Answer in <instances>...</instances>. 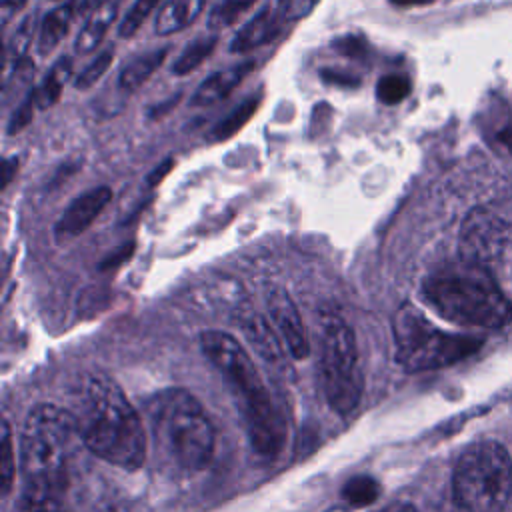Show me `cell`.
I'll return each mask as SVG.
<instances>
[{
    "mask_svg": "<svg viewBox=\"0 0 512 512\" xmlns=\"http://www.w3.org/2000/svg\"><path fill=\"white\" fill-rule=\"evenodd\" d=\"M72 412L80 440L102 460L136 470L146 458V434L120 386L104 374H86Z\"/></svg>",
    "mask_w": 512,
    "mask_h": 512,
    "instance_id": "cell-1",
    "label": "cell"
},
{
    "mask_svg": "<svg viewBox=\"0 0 512 512\" xmlns=\"http://www.w3.org/2000/svg\"><path fill=\"white\" fill-rule=\"evenodd\" d=\"M200 344L238 402L252 448L274 458L284 444V424L250 354L226 332H204Z\"/></svg>",
    "mask_w": 512,
    "mask_h": 512,
    "instance_id": "cell-2",
    "label": "cell"
},
{
    "mask_svg": "<svg viewBox=\"0 0 512 512\" xmlns=\"http://www.w3.org/2000/svg\"><path fill=\"white\" fill-rule=\"evenodd\" d=\"M76 438L80 434L72 412L40 404L28 414L20 438V470L30 490L62 494Z\"/></svg>",
    "mask_w": 512,
    "mask_h": 512,
    "instance_id": "cell-3",
    "label": "cell"
},
{
    "mask_svg": "<svg viewBox=\"0 0 512 512\" xmlns=\"http://www.w3.org/2000/svg\"><path fill=\"white\" fill-rule=\"evenodd\" d=\"M426 300L448 320L462 326L498 328L510 322L512 306L484 268L464 264L444 268L426 278Z\"/></svg>",
    "mask_w": 512,
    "mask_h": 512,
    "instance_id": "cell-4",
    "label": "cell"
},
{
    "mask_svg": "<svg viewBox=\"0 0 512 512\" xmlns=\"http://www.w3.org/2000/svg\"><path fill=\"white\" fill-rule=\"evenodd\" d=\"M154 438L180 470H202L214 454V426L200 402L186 390H166L148 406Z\"/></svg>",
    "mask_w": 512,
    "mask_h": 512,
    "instance_id": "cell-5",
    "label": "cell"
},
{
    "mask_svg": "<svg viewBox=\"0 0 512 512\" xmlns=\"http://www.w3.org/2000/svg\"><path fill=\"white\" fill-rule=\"evenodd\" d=\"M512 494V460L492 440L470 446L454 470V498L462 512H502Z\"/></svg>",
    "mask_w": 512,
    "mask_h": 512,
    "instance_id": "cell-6",
    "label": "cell"
},
{
    "mask_svg": "<svg viewBox=\"0 0 512 512\" xmlns=\"http://www.w3.org/2000/svg\"><path fill=\"white\" fill-rule=\"evenodd\" d=\"M396 360L406 370H434L470 356L480 340L438 330L414 306H402L392 320Z\"/></svg>",
    "mask_w": 512,
    "mask_h": 512,
    "instance_id": "cell-7",
    "label": "cell"
},
{
    "mask_svg": "<svg viewBox=\"0 0 512 512\" xmlns=\"http://www.w3.org/2000/svg\"><path fill=\"white\" fill-rule=\"evenodd\" d=\"M320 374L328 404L350 414L362 398L364 378L354 330L334 312L320 316Z\"/></svg>",
    "mask_w": 512,
    "mask_h": 512,
    "instance_id": "cell-8",
    "label": "cell"
},
{
    "mask_svg": "<svg viewBox=\"0 0 512 512\" xmlns=\"http://www.w3.org/2000/svg\"><path fill=\"white\" fill-rule=\"evenodd\" d=\"M512 246V214L496 206H478L468 212L460 228V254L478 268L502 258Z\"/></svg>",
    "mask_w": 512,
    "mask_h": 512,
    "instance_id": "cell-9",
    "label": "cell"
},
{
    "mask_svg": "<svg viewBox=\"0 0 512 512\" xmlns=\"http://www.w3.org/2000/svg\"><path fill=\"white\" fill-rule=\"evenodd\" d=\"M268 312H270L274 332L278 334V338L286 346V350L296 360L306 358L310 352V344H308V336L304 330V322H302L292 298L282 290L270 292Z\"/></svg>",
    "mask_w": 512,
    "mask_h": 512,
    "instance_id": "cell-10",
    "label": "cell"
},
{
    "mask_svg": "<svg viewBox=\"0 0 512 512\" xmlns=\"http://www.w3.org/2000/svg\"><path fill=\"white\" fill-rule=\"evenodd\" d=\"M110 198H112V190L108 186H98L84 192L64 210V214L56 224V232L60 236H76L84 232L100 216V212L106 208Z\"/></svg>",
    "mask_w": 512,
    "mask_h": 512,
    "instance_id": "cell-11",
    "label": "cell"
},
{
    "mask_svg": "<svg viewBox=\"0 0 512 512\" xmlns=\"http://www.w3.org/2000/svg\"><path fill=\"white\" fill-rule=\"evenodd\" d=\"M284 24L286 22L280 18L276 6H264L234 34V38L230 40V52L242 54L272 42L282 32Z\"/></svg>",
    "mask_w": 512,
    "mask_h": 512,
    "instance_id": "cell-12",
    "label": "cell"
},
{
    "mask_svg": "<svg viewBox=\"0 0 512 512\" xmlns=\"http://www.w3.org/2000/svg\"><path fill=\"white\" fill-rule=\"evenodd\" d=\"M252 68H254V60H246V62H240L226 70H218V72L210 74L196 88V92L190 98V104L192 106H210V104L222 100L242 82V78H246L252 72Z\"/></svg>",
    "mask_w": 512,
    "mask_h": 512,
    "instance_id": "cell-13",
    "label": "cell"
},
{
    "mask_svg": "<svg viewBox=\"0 0 512 512\" xmlns=\"http://www.w3.org/2000/svg\"><path fill=\"white\" fill-rule=\"evenodd\" d=\"M116 14H118V4L112 0H104L98 8H94L86 24L82 26L80 34L76 36V42H74L76 52L88 54L96 50L104 40L110 24L116 20Z\"/></svg>",
    "mask_w": 512,
    "mask_h": 512,
    "instance_id": "cell-14",
    "label": "cell"
},
{
    "mask_svg": "<svg viewBox=\"0 0 512 512\" xmlns=\"http://www.w3.org/2000/svg\"><path fill=\"white\" fill-rule=\"evenodd\" d=\"M74 8H76V2L68 0L44 16L38 30V52L42 56L50 54L68 34L74 18Z\"/></svg>",
    "mask_w": 512,
    "mask_h": 512,
    "instance_id": "cell-15",
    "label": "cell"
},
{
    "mask_svg": "<svg viewBox=\"0 0 512 512\" xmlns=\"http://www.w3.org/2000/svg\"><path fill=\"white\" fill-rule=\"evenodd\" d=\"M206 0H168L154 22L156 34H174L188 28L202 12Z\"/></svg>",
    "mask_w": 512,
    "mask_h": 512,
    "instance_id": "cell-16",
    "label": "cell"
},
{
    "mask_svg": "<svg viewBox=\"0 0 512 512\" xmlns=\"http://www.w3.org/2000/svg\"><path fill=\"white\" fill-rule=\"evenodd\" d=\"M166 54L168 50L166 48H160V50H152V52H146L142 56H138L136 60H132L118 76V88L126 94H132L136 92L158 68L160 64L166 60Z\"/></svg>",
    "mask_w": 512,
    "mask_h": 512,
    "instance_id": "cell-17",
    "label": "cell"
},
{
    "mask_svg": "<svg viewBox=\"0 0 512 512\" xmlns=\"http://www.w3.org/2000/svg\"><path fill=\"white\" fill-rule=\"evenodd\" d=\"M70 74H72V58H68V56L60 58V60L50 68V72L46 74L44 82L34 88L36 104H38L40 110L50 108V106H54V104L58 102L60 92H62V86L66 84V80L70 78Z\"/></svg>",
    "mask_w": 512,
    "mask_h": 512,
    "instance_id": "cell-18",
    "label": "cell"
},
{
    "mask_svg": "<svg viewBox=\"0 0 512 512\" xmlns=\"http://www.w3.org/2000/svg\"><path fill=\"white\" fill-rule=\"evenodd\" d=\"M258 106H260V98H256V96L238 104L226 118H222L218 124H214V128L208 132V140L220 142V140H228L234 134H238L250 122V118L256 114Z\"/></svg>",
    "mask_w": 512,
    "mask_h": 512,
    "instance_id": "cell-19",
    "label": "cell"
},
{
    "mask_svg": "<svg viewBox=\"0 0 512 512\" xmlns=\"http://www.w3.org/2000/svg\"><path fill=\"white\" fill-rule=\"evenodd\" d=\"M216 42H218L216 36H200V38H196L194 42H190V44L182 50V54L174 60L172 72H174L176 76H186V74H190L192 70H196V68L212 54Z\"/></svg>",
    "mask_w": 512,
    "mask_h": 512,
    "instance_id": "cell-20",
    "label": "cell"
},
{
    "mask_svg": "<svg viewBox=\"0 0 512 512\" xmlns=\"http://www.w3.org/2000/svg\"><path fill=\"white\" fill-rule=\"evenodd\" d=\"M256 0H220L208 14V28L222 30L232 26L246 10L254 6Z\"/></svg>",
    "mask_w": 512,
    "mask_h": 512,
    "instance_id": "cell-21",
    "label": "cell"
},
{
    "mask_svg": "<svg viewBox=\"0 0 512 512\" xmlns=\"http://www.w3.org/2000/svg\"><path fill=\"white\" fill-rule=\"evenodd\" d=\"M410 90H412V84L406 76L386 74L376 84V98L386 106H394V104H400L410 94Z\"/></svg>",
    "mask_w": 512,
    "mask_h": 512,
    "instance_id": "cell-22",
    "label": "cell"
},
{
    "mask_svg": "<svg viewBox=\"0 0 512 512\" xmlns=\"http://www.w3.org/2000/svg\"><path fill=\"white\" fill-rule=\"evenodd\" d=\"M32 30H34V18H26L22 20V24L18 26L16 34L12 36V40L8 42V50H6V70L18 66V62L24 58L26 54V48L30 46V40H32Z\"/></svg>",
    "mask_w": 512,
    "mask_h": 512,
    "instance_id": "cell-23",
    "label": "cell"
},
{
    "mask_svg": "<svg viewBox=\"0 0 512 512\" xmlns=\"http://www.w3.org/2000/svg\"><path fill=\"white\" fill-rule=\"evenodd\" d=\"M160 0H136L132 8L124 14L120 26H118V36L120 38H130L138 32V28L144 24V20L150 16V12L156 8Z\"/></svg>",
    "mask_w": 512,
    "mask_h": 512,
    "instance_id": "cell-24",
    "label": "cell"
},
{
    "mask_svg": "<svg viewBox=\"0 0 512 512\" xmlns=\"http://www.w3.org/2000/svg\"><path fill=\"white\" fill-rule=\"evenodd\" d=\"M114 60V52L112 50H106L102 54L96 56V60H92L74 80V88L76 90H86V88H92L102 76L104 72L108 70V66L112 64Z\"/></svg>",
    "mask_w": 512,
    "mask_h": 512,
    "instance_id": "cell-25",
    "label": "cell"
},
{
    "mask_svg": "<svg viewBox=\"0 0 512 512\" xmlns=\"http://www.w3.org/2000/svg\"><path fill=\"white\" fill-rule=\"evenodd\" d=\"M18 512H64V508L58 502L56 494L28 488L24 498L20 500Z\"/></svg>",
    "mask_w": 512,
    "mask_h": 512,
    "instance_id": "cell-26",
    "label": "cell"
},
{
    "mask_svg": "<svg viewBox=\"0 0 512 512\" xmlns=\"http://www.w3.org/2000/svg\"><path fill=\"white\" fill-rule=\"evenodd\" d=\"M2 458H0V476H2V492L8 494L12 488L14 478V448H12V434L10 426L4 420L2 422Z\"/></svg>",
    "mask_w": 512,
    "mask_h": 512,
    "instance_id": "cell-27",
    "label": "cell"
},
{
    "mask_svg": "<svg viewBox=\"0 0 512 512\" xmlns=\"http://www.w3.org/2000/svg\"><path fill=\"white\" fill-rule=\"evenodd\" d=\"M318 2L320 0H278L276 10L286 24H292L306 18L316 8Z\"/></svg>",
    "mask_w": 512,
    "mask_h": 512,
    "instance_id": "cell-28",
    "label": "cell"
},
{
    "mask_svg": "<svg viewBox=\"0 0 512 512\" xmlns=\"http://www.w3.org/2000/svg\"><path fill=\"white\" fill-rule=\"evenodd\" d=\"M376 494H378V486H376V482L370 480V478H356V480H352V482L346 486V490H344L346 500H348L350 504H358V506L372 502V500L376 498Z\"/></svg>",
    "mask_w": 512,
    "mask_h": 512,
    "instance_id": "cell-29",
    "label": "cell"
},
{
    "mask_svg": "<svg viewBox=\"0 0 512 512\" xmlns=\"http://www.w3.org/2000/svg\"><path fill=\"white\" fill-rule=\"evenodd\" d=\"M36 108H38V104H36V96H34V88H32L30 94H28V96L20 102V106L12 112L6 132H8V134H16V132L24 130V128L32 122Z\"/></svg>",
    "mask_w": 512,
    "mask_h": 512,
    "instance_id": "cell-30",
    "label": "cell"
},
{
    "mask_svg": "<svg viewBox=\"0 0 512 512\" xmlns=\"http://www.w3.org/2000/svg\"><path fill=\"white\" fill-rule=\"evenodd\" d=\"M334 50H338L340 54H344V56H348V58L358 60V58H364V56H366L368 44H366V40H364L362 36H358V34H344V36H340V38L334 40Z\"/></svg>",
    "mask_w": 512,
    "mask_h": 512,
    "instance_id": "cell-31",
    "label": "cell"
},
{
    "mask_svg": "<svg viewBox=\"0 0 512 512\" xmlns=\"http://www.w3.org/2000/svg\"><path fill=\"white\" fill-rule=\"evenodd\" d=\"M320 76L326 84H332V86H338V88H356V86H360L358 76L344 74V72H338V70H322Z\"/></svg>",
    "mask_w": 512,
    "mask_h": 512,
    "instance_id": "cell-32",
    "label": "cell"
},
{
    "mask_svg": "<svg viewBox=\"0 0 512 512\" xmlns=\"http://www.w3.org/2000/svg\"><path fill=\"white\" fill-rule=\"evenodd\" d=\"M26 2H28V0H2V2H0V14H2L4 24L10 20V16H14L20 8H24Z\"/></svg>",
    "mask_w": 512,
    "mask_h": 512,
    "instance_id": "cell-33",
    "label": "cell"
},
{
    "mask_svg": "<svg viewBox=\"0 0 512 512\" xmlns=\"http://www.w3.org/2000/svg\"><path fill=\"white\" fill-rule=\"evenodd\" d=\"M178 102H180V94H176L174 98H170V100H168V102H164V104H156L154 108H150L148 118H150V120H156V118H160V116L168 114V112H170V108H172V106H176Z\"/></svg>",
    "mask_w": 512,
    "mask_h": 512,
    "instance_id": "cell-34",
    "label": "cell"
},
{
    "mask_svg": "<svg viewBox=\"0 0 512 512\" xmlns=\"http://www.w3.org/2000/svg\"><path fill=\"white\" fill-rule=\"evenodd\" d=\"M172 166H174V160H172V158H166V160H164V162H162V164H160V166L150 174L148 182H150V184H156L158 180H162V178H164V174H166Z\"/></svg>",
    "mask_w": 512,
    "mask_h": 512,
    "instance_id": "cell-35",
    "label": "cell"
},
{
    "mask_svg": "<svg viewBox=\"0 0 512 512\" xmlns=\"http://www.w3.org/2000/svg\"><path fill=\"white\" fill-rule=\"evenodd\" d=\"M16 166H18V158H8V160H4V164H2V172H4V186L10 182L12 172L16 170Z\"/></svg>",
    "mask_w": 512,
    "mask_h": 512,
    "instance_id": "cell-36",
    "label": "cell"
},
{
    "mask_svg": "<svg viewBox=\"0 0 512 512\" xmlns=\"http://www.w3.org/2000/svg\"><path fill=\"white\" fill-rule=\"evenodd\" d=\"M436 0H390V4L406 8V6H424V4H432Z\"/></svg>",
    "mask_w": 512,
    "mask_h": 512,
    "instance_id": "cell-37",
    "label": "cell"
},
{
    "mask_svg": "<svg viewBox=\"0 0 512 512\" xmlns=\"http://www.w3.org/2000/svg\"><path fill=\"white\" fill-rule=\"evenodd\" d=\"M104 0H80L78 4V10L84 14V12H92L94 8H98Z\"/></svg>",
    "mask_w": 512,
    "mask_h": 512,
    "instance_id": "cell-38",
    "label": "cell"
},
{
    "mask_svg": "<svg viewBox=\"0 0 512 512\" xmlns=\"http://www.w3.org/2000/svg\"><path fill=\"white\" fill-rule=\"evenodd\" d=\"M390 512H418V510L412 508V506H408V504H398V506H394Z\"/></svg>",
    "mask_w": 512,
    "mask_h": 512,
    "instance_id": "cell-39",
    "label": "cell"
}]
</instances>
